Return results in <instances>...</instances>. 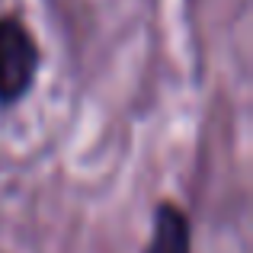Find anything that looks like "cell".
Returning a JSON list of instances; mask_svg holds the SVG:
<instances>
[{
  "instance_id": "1",
  "label": "cell",
  "mask_w": 253,
  "mask_h": 253,
  "mask_svg": "<svg viewBox=\"0 0 253 253\" xmlns=\"http://www.w3.org/2000/svg\"><path fill=\"white\" fill-rule=\"evenodd\" d=\"M42 51L29 26L16 16H0V109L23 103L36 86Z\"/></svg>"
},
{
  "instance_id": "2",
  "label": "cell",
  "mask_w": 253,
  "mask_h": 253,
  "mask_svg": "<svg viewBox=\"0 0 253 253\" xmlns=\"http://www.w3.org/2000/svg\"><path fill=\"white\" fill-rule=\"evenodd\" d=\"M141 253H192V228L179 205L161 202L151 218V234Z\"/></svg>"
}]
</instances>
